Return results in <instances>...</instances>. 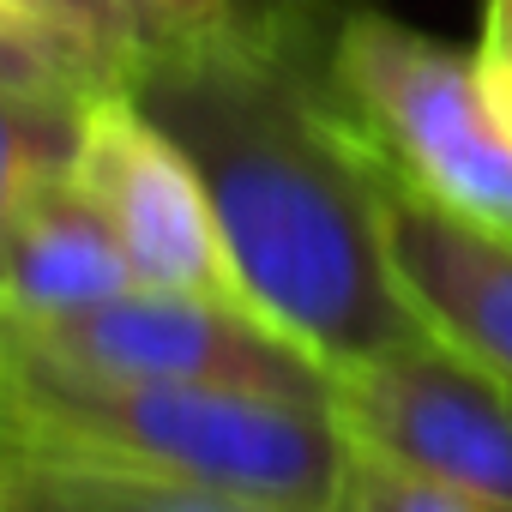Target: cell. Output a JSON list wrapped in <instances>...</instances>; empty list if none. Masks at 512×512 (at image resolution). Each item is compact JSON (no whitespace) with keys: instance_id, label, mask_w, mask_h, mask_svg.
Segmentation results:
<instances>
[{"instance_id":"obj_9","label":"cell","mask_w":512,"mask_h":512,"mask_svg":"<svg viewBox=\"0 0 512 512\" xmlns=\"http://www.w3.org/2000/svg\"><path fill=\"white\" fill-rule=\"evenodd\" d=\"M0 506L7 512H296L211 482L139 470L97 452L0 440Z\"/></svg>"},{"instance_id":"obj_11","label":"cell","mask_w":512,"mask_h":512,"mask_svg":"<svg viewBox=\"0 0 512 512\" xmlns=\"http://www.w3.org/2000/svg\"><path fill=\"white\" fill-rule=\"evenodd\" d=\"M0 91L25 97H97L115 91L79 49H67L55 31L31 19H0Z\"/></svg>"},{"instance_id":"obj_2","label":"cell","mask_w":512,"mask_h":512,"mask_svg":"<svg viewBox=\"0 0 512 512\" xmlns=\"http://www.w3.org/2000/svg\"><path fill=\"white\" fill-rule=\"evenodd\" d=\"M0 440L121 458L296 512H332L350 434L332 398H284L199 380H115L0 338Z\"/></svg>"},{"instance_id":"obj_14","label":"cell","mask_w":512,"mask_h":512,"mask_svg":"<svg viewBox=\"0 0 512 512\" xmlns=\"http://www.w3.org/2000/svg\"><path fill=\"white\" fill-rule=\"evenodd\" d=\"M127 13L139 19V31H145L151 49L199 43V37H223L229 31L223 0H127Z\"/></svg>"},{"instance_id":"obj_4","label":"cell","mask_w":512,"mask_h":512,"mask_svg":"<svg viewBox=\"0 0 512 512\" xmlns=\"http://www.w3.org/2000/svg\"><path fill=\"white\" fill-rule=\"evenodd\" d=\"M0 338L67 368L115 374V380H199V386H253L284 398H332V374L229 296H187V290H121L79 314L55 320H13L0 314Z\"/></svg>"},{"instance_id":"obj_10","label":"cell","mask_w":512,"mask_h":512,"mask_svg":"<svg viewBox=\"0 0 512 512\" xmlns=\"http://www.w3.org/2000/svg\"><path fill=\"white\" fill-rule=\"evenodd\" d=\"M91 97H25V91H0V253L7 235L25 211V199L73 169L79 145V115Z\"/></svg>"},{"instance_id":"obj_3","label":"cell","mask_w":512,"mask_h":512,"mask_svg":"<svg viewBox=\"0 0 512 512\" xmlns=\"http://www.w3.org/2000/svg\"><path fill=\"white\" fill-rule=\"evenodd\" d=\"M308 67L380 181L512 235V109L476 49L434 43L362 0H332Z\"/></svg>"},{"instance_id":"obj_8","label":"cell","mask_w":512,"mask_h":512,"mask_svg":"<svg viewBox=\"0 0 512 512\" xmlns=\"http://www.w3.org/2000/svg\"><path fill=\"white\" fill-rule=\"evenodd\" d=\"M121 290H133V272H127L115 229L85 199L73 169L49 175L25 199V211L7 235V253H0V314L55 320V314L109 302Z\"/></svg>"},{"instance_id":"obj_13","label":"cell","mask_w":512,"mask_h":512,"mask_svg":"<svg viewBox=\"0 0 512 512\" xmlns=\"http://www.w3.org/2000/svg\"><path fill=\"white\" fill-rule=\"evenodd\" d=\"M332 13V0H223L229 37L253 49H308Z\"/></svg>"},{"instance_id":"obj_12","label":"cell","mask_w":512,"mask_h":512,"mask_svg":"<svg viewBox=\"0 0 512 512\" xmlns=\"http://www.w3.org/2000/svg\"><path fill=\"white\" fill-rule=\"evenodd\" d=\"M25 7H31V19L49 25L67 49H79L115 91H121V79L133 73V61L151 49L145 31H139V19L127 13V0H25Z\"/></svg>"},{"instance_id":"obj_7","label":"cell","mask_w":512,"mask_h":512,"mask_svg":"<svg viewBox=\"0 0 512 512\" xmlns=\"http://www.w3.org/2000/svg\"><path fill=\"white\" fill-rule=\"evenodd\" d=\"M386 253L416 314L512 380V235L476 229L392 181H380Z\"/></svg>"},{"instance_id":"obj_16","label":"cell","mask_w":512,"mask_h":512,"mask_svg":"<svg viewBox=\"0 0 512 512\" xmlns=\"http://www.w3.org/2000/svg\"><path fill=\"white\" fill-rule=\"evenodd\" d=\"M0 512H7V506H0Z\"/></svg>"},{"instance_id":"obj_1","label":"cell","mask_w":512,"mask_h":512,"mask_svg":"<svg viewBox=\"0 0 512 512\" xmlns=\"http://www.w3.org/2000/svg\"><path fill=\"white\" fill-rule=\"evenodd\" d=\"M308 49L229 31L169 43L145 49L121 91L193 163L241 302L338 380L428 320L392 272L380 169L320 97Z\"/></svg>"},{"instance_id":"obj_15","label":"cell","mask_w":512,"mask_h":512,"mask_svg":"<svg viewBox=\"0 0 512 512\" xmlns=\"http://www.w3.org/2000/svg\"><path fill=\"white\" fill-rule=\"evenodd\" d=\"M476 55L488 67L500 103L512 109V0H488V7H482V43H476Z\"/></svg>"},{"instance_id":"obj_6","label":"cell","mask_w":512,"mask_h":512,"mask_svg":"<svg viewBox=\"0 0 512 512\" xmlns=\"http://www.w3.org/2000/svg\"><path fill=\"white\" fill-rule=\"evenodd\" d=\"M73 181L115 229L133 284L241 302L193 163L127 91H97L85 103L79 145H73Z\"/></svg>"},{"instance_id":"obj_5","label":"cell","mask_w":512,"mask_h":512,"mask_svg":"<svg viewBox=\"0 0 512 512\" xmlns=\"http://www.w3.org/2000/svg\"><path fill=\"white\" fill-rule=\"evenodd\" d=\"M332 404L356 452L512 512V380L434 326L338 374Z\"/></svg>"}]
</instances>
